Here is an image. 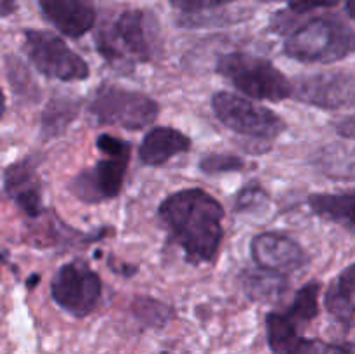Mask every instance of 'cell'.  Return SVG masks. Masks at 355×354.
I'll list each match as a JSON object with an SVG mask.
<instances>
[{
    "instance_id": "cell-11",
    "label": "cell",
    "mask_w": 355,
    "mask_h": 354,
    "mask_svg": "<svg viewBox=\"0 0 355 354\" xmlns=\"http://www.w3.org/2000/svg\"><path fill=\"white\" fill-rule=\"evenodd\" d=\"M252 257L262 269L290 274L302 269L309 257L300 243L284 233H260L252 239Z\"/></svg>"
},
{
    "instance_id": "cell-7",
    "label": "cell",
    "mask_w": 355,
    "mask_h": 354,
    "mask_svg": "<svg viewBox=\"0 0 355 354\" xmlns=\"http://www.w3.org/2000/svg\"><path fill=\"white\" fill-rule=\"evenodd\" d=\"M24 52L31 65L47 78L80 82L90 75L89 65L62 38L51 31L24 30Z\"/></svg>"
},
{
    "instance_id": "cell-14",
    "label": "cell",
    "mask_w": 355,
    "mask_h": 354,
    "mask_svg": "<svg viewBox=\"0 0 355 354\" xmlns=\"http://www.w3.org/2000/svg\"><path fill=\"white\" fill-rule=\"evenodd\" d=\"M191 139L172 127H155L144 135L139 146V158L144 165L159 167L175 155L187 153Z\"/></svg>"
},
{
    "instance_id": "cell-1",
    "label": "cell",
    "mask_w": 355,
    "mask_h": 354,
    "mask_svg": "<svg viewBox=\"0 0 355 354\" xmlns=\"http://www.w3.org/2000/svg\"><path fill=\"white\" fill-rule=\"evenodd\" d=\"M158 215L189 262H211L217 257L224 236V208L207 191H177L162 201Z\"/></svg>"
},
{
    "instance_id": "cell-24",
    "label": "cell",
    "mask_w": 355,
    "mask_h": 354,
    "mask_svg": "<svg viewBox=\"0 0 355 354\" xmlns=\"http://www.w3.org/2000/svg\"><path fill=\"white\" fill-rule=\"evenodd\" d=\"M229 2H234V0H170L173 7L184 10V12H200V10L224 6Z\"/></svg>"
},
{
    "instance_id": "cell-3",
    "label": "cell",
    "mask_w": 355,
    "mask_h": 354,
    "mask_svg": "<svg viewBox=\"0 0 355 354\" xmlns=\"http://www.w3.org/2000/svg\"><path fill=\"white\" fill-rule=\"evenodd\" d=\"M355 52V31L336 17H315L284 42V54L298 62L331 65Z\"/></svg>"
},
{
    "instance_id": "cell-13",
    "label": "cell",
    "mask_w": 355,
    "mask_h": 354,
    "mask_svg": "<svg viewBox=\"0 0 355 354\" xmlns=\"http://www.w3.org/2000/svg\"><path fill=\"white\" fill-rule=\"evenodd\" d=\"M42 14L61 33L78 38L96 24V7L90 0H37Z\"/></svg>"
},
{
    "instance_id": "cell-12",
    "label": "cell",
    "mask_w": 355,
    "mask_h": 354,
    "mask_svg": "<svg viewBox=\"0 0 355 354\" xmlns=\"http://www.w3.org/2000/svg\"><path fill=\"white\" fill-rule=\"evenodd\" d=\"M3 191L30 217L42 214V184L35 160L24 158L7 167L3 172Z\"/></svg>"
},
{
    "instance_id": "cell-27",
    "label": "cell",
    "mask_w": 355,
    "mask_h": 354,
    "mask_svg": "<svg viewBox=\"0 0 355 354\" xmlns=\"http://www.w3.org/2000/svg\"><path fill=\"white\" fill-rule=\"evenodd\" d=\"M336 130H338V134L343 135V137H355V113L343 118V120L336 125Z\"/></svg>"
},
{
    "instance_id": "cell-17",
    "label": "cell",
    "mask_w": 355,
    "mask_h": 354,
    "mask_svg": "<svg viewBox=\"0 0 355 354\" xmlns=\"http://www.w3.org/2000/svg\"><path fill=\"white\" fill-rule=\"evenodd\" d=\"M80 111V101L73 97H54L40 117V132L45 139L58 137L69 127Z\"/></svg>"
},
{
    "instance_id": "cell-28",
    "label": "cell",
    "mask_w": 355,
    "mask_h": 354,
    "mask_svg": "<svg viewBox=\"0 0 355 354\" xmlns=\"http://www.w3.org/2000/svg\"><path fill=\"white\" fill-rule=\"evenodd\" d=\"M315 354H352V353H349V351L342 349V347L328 346V344L318 342V351H315Z\"/></svg>"
},
{
    "instance_id": "cell-23",
    "label": "cell",
    "mask_w": 355,
    "mask_h": 354,
    "mask_svg": "<svg viewBox=\"0 0 355 354\" xmlns=\"http://www.w3.org/2000/svg\"><path fill=\"white\" fill-rule=\"evenodd\" d=\"M245 167V162L234 155L225 153H210L200 160V170L207 176H217V174L236 172Z\"/></svg>"
},
{
    "instance_id": "cell-25",
    "label": "cell",
    "mask_w": 355,
    "mask_h": 354,
    "mask_svg": "<svg viewBox=\"0 0 355 354\" xmlns=\"http://www.w3.org/2000/svg\"><path fill=\"white\" fill-rule=\"evenodd\" d=\"M263 198H266V193H263L262 187H245V189L239 193L238 201H236V208H238V210H250V208H253L255 205H259Z\"/></svg>"
},
{
    "instance_id": "cell-5",
    "label": "cell",
    "mask_w": 355,
    "mask_h": 354,
    "mask_svg": "<svg viewBox=\"0 0 355 354\" xmlns=\"http://www.w3.org/2000/svg\"><path fill=\"white\" fill-rule=\"evenodd\" d=\"M217 73L239 92L260 101H284L293 96V83L269 61L245 52H231L218 59Z\"/></svg>"
},
{
    "instance_id": "cell-16",
    "label": "cell",
    "mask_w": 355,
    "mask_h": 354,
    "mask_svg": "<svg viewBox=\"0 0 355 354\" xmlns=\"http://www.w3.org/2000/svg\"><path fill=\"white\" fill-rule=\"evenodd\" d=\"M326 309L342 321L355 316V262L342 271L326 292Z\"/></svg>"
},
{
    "instance_id": "cell-8",
    "label": "cell",
    "mask_w": 355,
    "mask_h": 354,
    "mask_svg": "<svg viewBox=\"0 0 355 354\" xmlns=\"http://www.w3.org/2000/svg\"><path fill=\"white\" fill-rule=\"evenodd\" d=\"M211 108L224 127L246 137L276 139L286 128L279 115L238 94L215 92L211 97Z\"/></svg>"
},
{
    "instance_id": "cell-10",
    "label": "cell",
    "mask_w": 355,
    "mask_h": 354,
    "mask_svg": "<svg viewBox=\"0 0 355 354\" xmlns=\"http://www.w3.org/2000/svg\"><path fill=\"white\" fill-rule=\"evenodd\" d=\"M293 97L322 110H338L354 103L355 76L343 71H324L300 76L293 83Z\"/></svg>"
},
{
    "instance_id": "cell-2",
    "label": "cell",
    "mask_w": 355,
    "mask_h": 354,
    "mask_svg": "<svg viewBox=\"0 0 355 354\" xmlns=\"http://www.w3.org/2000/svg\"><path fill=\"white\" fill-rule=\"evenodd\" d=\"M96 47L110 65L127 71L156 58L162 47L158 24L144 10H123L99 28Z\"/></svg>"
},
{
    "instance_id": "cell-4",
    "label": "cell",
    "mask_w": 355,
    "mask_h": 354,
    "mask_svg": "<svg viewBox=\"0 0 355 354\" xmlns=\"http://www.w3.org/2000/svg\"><path fill=\"white\" fill-rule=\"evenodd\" d=\"M97 148L106 155L92 169L80 172L69 184V191L85 203H101L120 194L130 162V142L114 135L97 137Z\"/></svg>"
},
{
    "instance_id": "cell-19",
    "label": "cell",
    "mask_w": 355,
    "mask_h": 354,
    "mask_svg": "<svg viewBox=\"0 0 355 354\" xmlns=\"http://www.w3.org/2000/svg\"><path fill=\"white\" fill-rule=\"evenodd\" d=\"M267 342L276 354H290L300 342L298 325L286 312H269L266 319Z\"/></svg>"
},
{
    "instance_id": "cell-31",
    "label": "cell",
    "mask_w": 355,
    "mask_h": 354,
    "mask_svg": "<svg viewBox=\"0 0 355 354\" xmlns=\"http://www.w3.org/2000/svg\"><path fill=\"white\" fill-rule=\"evenodd\" d=\"M266 2H272V0H266Z\"/></svg>"
},
{
    "instance_id": "cell-15",
    "label": "cell",
    "mask_w": 355,
    "mask_h": 354,
    "mask_svg": "<svg viewBox=\"0 0 355 354\" xmlns=\"http://www.w3.org/2000/svg\"><path fill=\"white\" fill-rule=\"evenodd\" d=\"M309 205L319 217L355 233V191L336 194H311Z\"/></svg>"
},
{
    "instance_id": "cell-30",
    "label": "cell",
    "mask_w": 355,
    "mask_h": 354,
    "mask_svg": "<svg viewBox=\"0 0 355 354\" xmlns=\"http://www.w3.org/2000/svg\"><path fill=\"white\" fill-rule=\"evenodd\" d=\"M347 12L352 19H355V0H347Z\"/></svg>"
},
{
    "instance_id": "cell-29",
    "label": "cell",
    "mask_w": 355,
    "mask_h": 354,
    "mask_svg": "<svg viewBox=\"0 0 355 354\" xmlns=\"http://www.w3.org/2000/svg\"><path fill=\"white\" fill-rule=\"evenodd\" d=\"M16 0H0V12H2V17L10 16L12 12H16Z\"/></svg>"
},
{
    "instance_id": "cell-26",
    "label": "cell",
    "mask_w": 355,
    "mask_h": 354,
    "mask_svg": "<svg viewBox=\"0 0 355 354\" xmlns=\"http://www.w3.org/2000/svg\"><path fill=\"white\" fill-rule=\"evenodd\" d=\"M340 0H290V9L293 12H309L318 7H331L336 6Z\"/></svg>"
},
{
    "instance_id": "cell-21",
    "label": "cell",
    "mask_w": 355,
    "mask_h": 354,
    "mask_svg": "<svg viewBox=\"0 0 355 354\" xmlns=\"http://www.w3.org/2000/svg\"><path fill=\"white\" fill-rule=\"evenodd\" d=\"M6 69H7V78H9L10 89L16 96L23 97L26 101H38V87L37 83L31 78L30 71L26 69V66L19 61L17 58H9L6 59Z\"/></svg>"
},
{
    "instance_id": "cell-22",
    "label": "cell",
    "mask_w": 355,
    "mask_h": 354,
    "mask_svg": "<svg viewBox=\"0 0 355 354\" xmlns=\"http://www.w3.org/2000/svg\"><path fill=\"white\" fill-rule=\"evenodd\" d=\"M134 312L149 326H162L172 318V309L162 301L151 297H139L134 301Z\"/></svg>"
},
{
    "instance_id": "cell-20",
    "label": "cell",
    "mask_w": 355,
    "mask_h": 354,
    "mask_svg": "<svg viewBox=\"0 0 355 354\" xmlns=\"http://www.w3.org/2000/svg\"><path fill=\"white\" fill-rule=\"evenodd\" d=\"M319 292H321V283L311 281V283L304 285L295 294V298L290 307H288L286 314L297 325H304V323L312 321L319 314Z\"/></svg>"
},
{
    "instance_id": "cell-6",
    "label": "cell",
    "mask_w": 355,
    "mask_h": 354,
    "mask_svg": "<svg viewBox=\"0 0 355 354\" xmlns=\"http://www.w3.org/2000/svg\"><path fill=\"white\" fill-rule=\"evenodd\" d=\"M89 111L101 125L141 130L158 118L159 106L146 94L103 83L90 99Z\"/></svg>"
},
{
    "instance_id": "cell-9",
    "label": "cell",
    "mask_w": 355,
    "mask_h": 354,
    "mask_svg": "<svg viewBox=\"0 0 355 354\" xmlns=\"http://www.w3.org/2000/svg\"><path fill=\"white\" fill-rule=\"evenodd\" d=\"M101 292L99 274L83 260H73L59 267L51 283L55 304L76 318H85L96 309Z\"/></svg>"
},
{
    "instance_id": "cell-18",
    "label": "cell",
    "mask_w": 355,
    "mask_h": 354,
    "mask_svg": "<svg viewBox=\"0 0 355 354\" xmlns=\"http://www.w3.org/2000/svg\"><path fill=\"white\" fill-rule=\"evenodd\" d=\"M243 287L252 298L257 301H274L286 292V274L274 273L267 269H252L243 273Z\"/></svg>"
}]
</instances>
